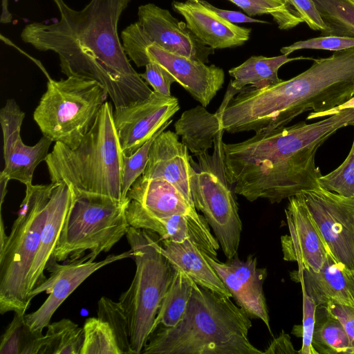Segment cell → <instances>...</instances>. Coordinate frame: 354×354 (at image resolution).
<instances>
[{
	"instance_id": "cell-1",
	"label": "cell",
	"mask_w": 354,
	"mask_h": 354,
	"mask_svg": "<svg viewBox=\"0 0 354 354\" xmlns=\"http://www.w3.org/2000/svg\"><path fill=\"white\" fill-rule=\"evenodd\" d=\"M52 1L60 15L58 21L26 25L20 34L24 42L57 54L67 77L98 82L115 108L153 93L133 68L118 35L119 20L131 0H91L79 10L64 0Z\"/></svg>"
},
{
	"instance_id": "cell-2",
	"label": "cell",
	"mask_w": 354,
	"mask_h": 354,
	"mask_svg": "<svg viewBox=\"0 0 354 354\" xmlns=\"http://www.w3.org/2000/svg\"><path fill=\"white\" fill-rule=\"evenodd\" d=\"M354 124V109L343 110L312 124L299 122L255 133L236 143L223 142L227 179L236 194L250 202L279 203L320 187L317 149L338 130Z\"/></svg>"
},
{
	"instance_id": "cell-3",
	"label": "cell",
	"mask_w": 354,
	"mask_h": 354,
	"mask_svg": "<svg viewBox=\"0 0 354 354\" xmlns=\"http://www.w3.org/2000/svg\"><path fill=\"white\" fill-rule=\"evenodd\" d=\"M353 96L354 47L313 59L308 69L290 80L243 88L222 111L221 127L230 133H268L307 111H325Z\"/></svg>"
},
{
	"instance_id": "cell-4",
	"label": "cell",
	"mask_w": 354,
	"mask_h": 354,
	"mask_svg": "<svg viewBox=\"0 0 354 354\" xmlns=\"http://www.w3.org/2000/svg\"><path fill=\"white\" fill-rule=\"evenodd\" d=\"M250 317L230 298L194 283L185 312L172 328L156 327L143 354H263L249 340Z\"/></svg>"
},
{
	"instance_id": "cell-5",
	"label": "cell",
	"mask_w": 354,
	"mask_h": 354,
	"mask_svg": "<svg viewBox=\"0 0 354 354\" xmlns=\"http://www.w3.org/2000/svg\"><path fill=\"white\" fill-rule=\"evenodd\" d=\"M124 154L106 102L87 134L75 147L55 142L45 160L52 183L64 182L76 197L124 202L122 194Z\"/></svg>"
},
{
	"instance_id": "cell-6",
	"label": "cell",
	"mask_w": 354,
	"mask_h": 354,
	"mask_svg": "<svg viewBox=\"0 0 354 354\" xmlns=\"http://www.w3.org/2000/svg\"><path fill=\"white\" fill-rule=\"evenodd\" d=\"M10 232L0 245V313L25 314L30 300L28 277L46 220L53 183L26 187Z\"/></svg>"
},
{
	"instance_id": "cell-7",
	"label": "cell",
	"mask_w": 354,
	"mask_h": 354,
	"mask_svg": "<svg viewBox=\"0 0 354 354\" xmlns=\"http://www.w3.org/2000/svg\"><path fill=\"white\" fill-rule=\"evenodd\" d=\"M126 236L133 252L136 272L118 301L128 318L131 348L134 354H140L152 331L175 268L161 252L156 233L129 226Z\"/></svg>"
},
{
	"instance_id": "cell-8",
	"label": "cell",
	"mask_w": 354,
	"mask_h": 354,
	"mask_svg": "<svg viewBox=\"0 0 354 354\" xmlns=\"http://www.w3.org/2000/svg\"><path fill=\"white\" fill-rule=\"evenodd\" d=\"M107 96L105 88L94 80L48 78L33 119L44 136L75 148L93 127Z\"/></svg>"
},
{
	"instance_id": "cell-9",
	"label": "cell",
	"mask_w": 354,
	"mask_h": 354,
	"mask_svg": "<svg viewBox=\"0 0 354 354\" xmlns=\"http://www.w3.org/2000/svg\"><path fill=\"white\" fill-rule=\"evenodd\" d=\"M221 130L214 142L212 155L205 152L191 156V192L195 208L202 212L212 228L227 259L237 254L242 222L235 193L228 182L223 160V133Z\"/></svg>"
},
{
	"instance_id": "cell-10",
	"label": "cell",
	"mask_w": 354,
	"mask_h": 354,
	"mask_svg": "<svg viewBox=\"0 0 354 354\" xmlns=\"http://www.w3.org/2000/svg\"><path fill=\"white\" fill-rule=\"evenodd\" d=\"M129 201L74 196L50 261L76 260L87 250L95 260L101 252L110 251L130 226L126 214Z\"/></svg>"
},
{
	"instance_id": "cell-11",
	"label": "cell",
	"mask_w": 354,
	"mask_h": 354,
	"mask_svg": "<svg viewBox=\"0 0 354 354\" xmlns=\"http://www.w3.org/2000/svg\"><path fill=\"white\" fill-rule=\"evenodd\" d=\"M120 39L127 57L138 67L158 64L204 107L223 87L225 73L221 68L165 50L150 39L138 21L126 27Z\"/></svg>"
},
{
	"instance_id": "cell-12",
	"label": "cell",
	"mask_w": 354,
	"mask_h": 354,
	"mask_svg": "<svg viewBox=\"0 0 354 354\" xmlns=\"http://www.w3.org/2000/svg\"><path fill=\"white\" fill-rule=\"evenodd\" d=\"M335 260L354 274V196L322 187L300 193Z\"/></svg>"
},
{
	"instance_id": "cell-13",
	"label": "cell",
	"mask_w": 354,
	"mask_h": 354,
	"mask_svg": "<svg viewBox=\"0 0 354 354\" xmlns=\"http://www.w3.org/2000/svg\"><path fill=\"white\" fill-rule=\"evenodd\" d=\"M126 258H133L131 249L121 254L109 255L100 261L91 259L90 253L66 264H59L55 260L50 261L46 266L50 272L49 277L30 292L29 299L31 301L42 292L49 295L37 310L26 314L27 324L33 330L43 331L57 308L88 277L101 268Z\"/></svg>"
},
{
	"instance_id": "cell-14",
	"label": "cell",
	"mask_w": 354,
	"mask_h": 354,
	"mask_svg": "<svg viewBox=\"0 0 354 354\" xmlns=\"http://www.w3.org/2000/svg\"><path fill=\"white\" fill-rule=\"evenodd\" d=\"M179 109L176 97L155 91L144 100L115 108L113 121L124 156L134 153Z\"/></svg>"
},
{
	"instance_id": "cell-15",
	"label": "cell",
	"mask_w": 354,
	"mask_h": 354,
	"mask_svg": "<svg viewBox=\"0 0 354 354\" xmlns=\"http://www.w3.org/2000/svg\"><path fill=\"white\" fill-rule=\"evenodd\" d=\"M24 117L25 113L13 99L7 100L0 110L4 159L1 172L26 187L32 184L34 171L46 160L53 140L43 136L35 145H25L20 134Z\"/></svg>"
},
{
	"instance_id": "cell-16",
	"label": "cell",
	"mask_w": 354,
	"mask_h": 354,
	"mask_svg": "<svg viewBox=\"0 0 354 354\" xmlns=\"http://www.w3.org/2000/svg\"><path fill=\"white\" fill-rule=\"evenodd\" d=\"M204 255L236 304L250 318L263 321L272 335L263 288L268 275L266 268L257 267V259L253 254L244 260L239 259L236 254L226 262H221L205 252Z\"/></svg>"
},
{
	"instance_id": "cell-17",
	"label": "cell",
	"mask_w": 354,
	"mask_h": 354,
	"mask_svg": "<svg viewBox=\"0 0 354 354\" xmlns=\"http://www.w3.org/2000/svg\"><path fill=\"white\" fill-rule=\"evenodd\" d=\"M285 214L289 234L281 237L283 259L319 271L328 250L300 194L288 198Z\"/></svg>"
},
{
	"instance_id": "cell-18",
	"label": "cell",
	"mask_w": 354,
	"mask_h": 354,
	"mask_svg": "<svg viewBox=\"0 0 354 354\" xmlns=\"http://www.w3.org/2000/svg\"><path fill=\"white\" fill-rule=\"evenodd\" d=\"M130 226L156 233L160 240L182 242L193 241L205 253L217 258L220 244L211 232L205 217L178 214L157 217L150 214L138 202L131 200L126 210Z\"/></svg>"
},
{
	"instance_id": "cell-19",
	"label": "cell",
	"mask_w": 354,
	"mask_h": 354,
	"mask_svg": "<svg viewBox=\"0 0 354 354\" xmlns=\"http://www.w3.org/2000/svg\"><path fill=\"white\" fill-rule=\"evenodd\" d=\"M138 22L150 39L165 50L203 63L209 62L214 48L204 44L171 12L153 3L138 8Z\"/></svg>"
},
{
	"instance_id": "cell-20",
	"label": "cell",
	"mask_w": 354,
	"mask_h": 354,
	"mask_svg": "<svg viewBox=\"0 0 354 354\" xmlns=\"http://www.w3.org/2000/svg\"><path fill=\"white\" fill-rule=\"evenodd\" d=\"M187 147L171 131H163L153 141L145 170L146 178H162L176 187L193 203L192 165Z\"/></svg>"
},
{
	"instance_id": "cell-21",
	"label": "cell",
	"mask_w": 354,
	"mask_h": 354,
	"mask_svg": "<svg viewBox=\"0 0 354 354\" xmlns=\"http://www.w3.org/2000/svg\"><path fill=\"white\" fill-rule=\"evenodd\" d=\"M171 6L184 17L187 26L198 39L214 49L239 46L250 38V28L226 21L199 0L174 1Z\"/></svg>"
},
{
	"instance_id": "cell-22",
	"label": "cell",
	"mask_w": 354,
	"mask_h": 354,
	"mask_svg": "<svg viewBox=\"0 0 354 354\" xmlns=\"http://www.w3.org/2000/svg\"><path fill=\"white\" fill-rule=\"evenodd\" d=\"M317 306L328 301L354 307V274L337 262L328 252L319 271L298 269L290 273Z\"/></svg>"
},
{
	"instance_id": "cell-23",
	"label": "cell",
	"mask_w": 354,
	"mask_h": 354,
	"mask_svg": "<svg viewBox=\"0 0 354 354\" xmlns=\"http://www.w3.org/2000/svg\"><path fill=\"white\" fill-rule=\"evenodd\" d=\"M52 183L53 188L46 220L41 234L39 248L28 277L29 294L46 279L44 271L53 259L61 231L74 199L73 192L66 183Z\"/></svg>"
},
{
	"instance_id": "cell-24",
	"label": "cell",
	"mask_w": 354,
	"mask_h": 354,
	"mask_svg": "<svg viewBox=\"0 0 354 354\" xmlns=\"http://www.w3.org/2000/svg\"><path fill=\"white\" fill-rule=\"evenodd\" d=\"M127 198L140 204L157 217L183 214L199 216L194 203L174 185L162 178L140 176L129 189Z\"/></svg>"
},
{
	"instance_id": "cell-25",
	"label": "cell",
	"mask_w": 354,
	"mask_h": 354,
	"mask_svg": "<svg viewBox=\"0 0 354 354\" xmlns=\"http://www.w3.org/2000/svg\"><path fill=\"white\" fill-rule=\"evenodd\" d=\"M160 250L171 263L184 271L200 286L223 297L232 296L204 255V252L191 239L182 242L160 240Z\"/></svg>"
},
{
	"instance_id": "cell-26",
	"label": "cell",
	"mask_w": 354,
	"mask_h": 354,
	"mask_svg": "<svg viewBox=\"0 0 354 354\" xmlns=\"http://www.w3.org/2000/svg\"><path fill=\"white\" fill-rule=\"evenodd\" d=\"M221 120L216 112L212 113L198 105L184 111L174 127L181 142L196 156L207 152L214 145L218 133L223 129Z\"/></svg>"
},
{
	"instance_id": "cell-27",
	"label": "cell",
	"mask_w": 354,
	"mask_h": 354,
	"mask_svg": "<svg viewBox=\"0 0 354 354\" xmlns=\"http://www.w3.org/2000/svg\"><path fill=\"white\" fill-rule=\"evenodd\" d=\"M300 59H313L303 56L288 57L286 55L268 57L252 56L239 66L229 70L233 80L229 86L238 92L245 87L260 88L280 82L278 71L283 64Z\"/></svg>"
},
{
	"instance_id": "cell-28",
	"label": "cell",
	"mask_w": 354,
	"mask_h": 354,
	"mask_svg": "<svg viewBox=\"0 0 354 354\" xmlns=\"http://www.w3.org/2000/svg\"><path fill=\"white\" fill-rule=\"evenodd\" d=\"M174 268L172 281L160 304L152 331L158 326L167 328L176 326L183 317L190 299L195 282L184 271Z\"/></svg>"
},
{
	"instance_id": "cell-29",
	"label": "cell",
	"mask_w": 354,
	"mask_h": 354,
	"mask_svg": "<svg viewBox=\"0 0 354 354\" xmlns=\"http://www.w3.org/2000/svg\"><path fill=\"white\" fill-rule=\"evenodd\" d=\"M312 344L317 354H353L344 328L325 306H317Z\"/></svg>"
},
{
	"instance_id": "cell-30",
	"label": "cell",
	"mask_w": 354,
	"mask_h": 354,
	"mask_svg": "<svg viewBox=\"0 0 354 354\" xmlns=\"http://www.w3.org/2000/svg\"><path fill=\"white\" fill-rule=\"evenodd\" d=\"M25 314L15 313L1 336V354H43L44 335L27 324Z\"/></svg>"
},
{
	"instance_id": "cell-31",
	"label": "cell",
	"mask_w": 354,
	"mask_h": 354,
	"mask_svg": "<svg viewBox=\"0 0 354 354\" xmlns=\"http://www.w3.org/2000/svg\"><path fill=\"white\" fill-rule=\"evenodd\" d=\"M326 25L321 36L354 38V0H313Z\"/></svg>"
},
{
	"instance_id": "cell-32",
	"label": "cell",
	"mask_w": 354,
	"mask_h": 354,
	"mask_svg": "<svg viewBox=\"0 0 354 354\" xmlns=\"http://www.w3.org/2000/svg\"><path fill=\"white\" fill-rule=\"evenodd\" d=\"M84 329L69 319L52 322L44 335L43 354H80Z\"/></svg>"
},
{
	"instance_id": "cell-33",
	"label": "cell",
	"mask_w": 354,
	"mask_h": 354,
	"mask_svg": "<svg viewBox=\"0 0 354 354\" xmlns=\"http://www.w3.org/2000/svg\"><path fill=\"white\" fill-rule=\"evenodd\" d=\"M84 342L80 354H122L109 325L98 317L84 322Z\"/></svg>"
},
{
	"instance_id": "cell-34",
	"label": "cell",
	"mask_w": 354,
	"mask_h": 354,
	"mask_svg": "<svg viewBox=\"0 0 354 354\" xmlns=\"http://www.w3.org/2000/svg\"><path fill=\"white\" fill-rule=\"evenodd\" d=\"M97 314L100 319L111 327L122 354H134L130 342L128 318L119 301L102 297L97 302Z\"/></svg>"
},
{
	"instance_id": "cell-35",
	"label": "cell",
	"mask_w": 354,
	"mask_h": 354,
	"mask_svg": "<svg viewBox=\"0 0 354 354\" xmlns=\"http://www.w3.org/2000/svg\"><path fill=\"white\" fill-rule=\"evenodd\" d=\"M172 122L168 120L164 125L142 147L130 156H124L123 170L122 178V194L124 200L127 199V193L135 181L143 174L147 160L151 144L156 137Z\"/></svg>"
},
{
	"instance_id": "cell-36",
	"label": "cell",
	"mask_w": 354,
	"mask_h": 354,
	"mask_svg": "<svg viewBox=\"0 0 354 354\" xmlns=\"http://www.w3.org/2000/svg\"><path fill=\"white\" fill-rule=\"evenodd\" d=\"M319 183L322 187L340 195L354 196V139L344 161L335 170L322 175Z\"/></svg>"
},
{
	"instance_id": "cell-37",
	"label": "cell",
	"mask_w": 354,
	"mask_h": 354,
	"mask_svg": "<svg viewBox=\"0 0 354 354\" xmlns=\"http://www.w3.org/2000/svg\"><path fill=\"white\" fill-rule=\"evenodd\" d=\"M354 47V38L337 36H320L297 41L281 48L282 55H288L297 50L315 49L339 51Z\"/></svg>"
},
{
	"instance_id": "cell-38",
	"label": "cell",
	"mask_w": 354,
	"mask_h": 354,
	"mask_svg": "<svg viewBox=\"0 0 354 354\" xmlns=\"http://www.w3.org/2000/svg\"><path fill=\"white\" fill-rule=\"evenodd\" d=\"M303 295V325L302 346L299 354H317L312 344L315 311L317 305L315 301L302 290Z\"/></svg>"
},
{
	"instance_id": "cell-39",
	"label": "cell",
	"mask_w": 354,
	"mask_h": 354,
	"mask_svg": "<svg viewBox=\"0 0 354 354\" xmlns=\"http://www.w3.org/2000/svg\"><path fill=\"white\" fill-rule=\"evenodd\" d=\"M145 67V72L140 73V75L153 88V91L164 95H171V85L175 82L174 77L156 63L150 62Z\"/></svg>"
},
{
	"instance_id": "cell-40",
	"label": "cell",
	"mask_w": 354,
	"mask_h": 354,
	"mask_svg": "<svg viewBox=\"0 0 354 354\" xmlns=\"http://www.w3.org/2000/svg\"><path fill=\"white\" fill-rule=\"evenodd\" d=\"M261 3L274 10L279 17L281 30H288L304 22L297 10L288 0H251Z\"/></svg>"
},
{
	"instance_id": "cell-41",
	"label": "cell",
	"mask_w": 354,
	"mask_h": 354,
	"mask_svg": "<svg viewBox=\"0 0 354 354\" xmlns=\"http://www.w3.org/2000/svg\"><path fill=\"white\" fill-rule=\"evenodd\" d=\"M301 18L311 29L323 30L326 28L317 8L313 0H288Z\"/></svg>"
},
{
	"instance_id": "cell-42",
	"label": "cell",
	"mask_w": 354,
	"mask_h": 354,
	"mask_svg": "<svg viewBox=\"0 0 354 354\" xmlns=\"http://www.w3.org/2000/svg\"><path fill=\"white\" fill-rule=\"evenodd\" d=\"M325 306L342 323L354 354V307L340 304L333 301H328Z\"/></svg>"
},
{
	"instance_id": "cell-43",
	"label": "cell",
	"mask_w": 354,
	"mask_h": 354,
	"mask_svg": "<svg viewBox=\"0 0 354 354\" xmlns=\"http://www.w3.org/2000/svg\"><path fill=\"white\" fill-rule=\"evenodd\" d=\"M245 12L248 16L270 15L279 26L280 19L277 13L268 6L251 0H228Z\"/></svg>"
},
{
	"instance_id": "cell-44",
	"label": "cell",
	"mask_w": 354,
	"mask_h": 354,
	"mask_svg": "<svg viewBox=\"0 0 354 354\" xmlns=\"http://www.w3.org/2000/svg\"><path fill=\"white\" fill-rule=\"evenodd\" d=\"M199 1L206 8H209L223 19L234 24L236 23H268L266 21L252 18L250 16L245 15L241 12L218 8L205 0H199Z\"/></svg>"
},
{
	"instance_id": "cell-45",
	"label": "cell",
	"mask_w": 354,
	"mask_h": 354,
	"mask_svg": "<svg viewBox=\"0 0 354 354\" xmlns=\"http://www.w3.org/2000/svg\"><path fill=\"white\" fill-rule=\"evenodd\" d=\"M277 353H299V351L295 350L289 335L283 330L281 331L279 337L273 339L266 350L263 351V354Z\"/></svg>"
},
{
	"instance_id": "cell-46",
	"label": "cell",
	"mask_w": 354,
	"mask_h": 354,
	"mask_svg": "<svg viewBox=\"0 0 354 354\" xmlns=\"http://www.w3.org/2000/svg\"><path fill=\"white\" fill-rule=\"evenodd\" d=\"M354 109V96L351 97L350 100L346 101V102L337 106L333 109H330L329 110L319 112V113H314L311 112L309 113V115L307 116L306 120H312L318 118H323L326 116H330L336 113H338L339 112L345 110V109Z\"/></svg>"
},
{
	"instance_id": "cell-47",
	"label": "cell",
	"mask_w": 354,
	"mask_h": 354,
	"mask_svg": "<svg viewBox=\"0 0 354 354\" xmlns=\"http://www.w3.org/2000/svg\"><path fill=\"white\" fill-rule=\"evenodd\" d=\"M9 180H10V178L8 176L4 175L1 172L0 173L1 212V209H2V205H3V203L4 201V198L6 195V193H7V185H8V183Z\"/></svg>"
},
{
	"instance_id": "cell-48",
	"label": "cell",
	"mask_w": 354,
	"mask_h": 354,
	"mask_svg": "<svg viewBox=\"0 0 354 354\" xmlns=\"http://www.w3.org/2000/svg\"><path fill=\"white\" fill-rule=\"evenodd\" d=\"M1 15L0 21L3 24H8L12 21V14L9 12L8 8V0H2L1 2Z\"/></svg>"
}]
</instances>
